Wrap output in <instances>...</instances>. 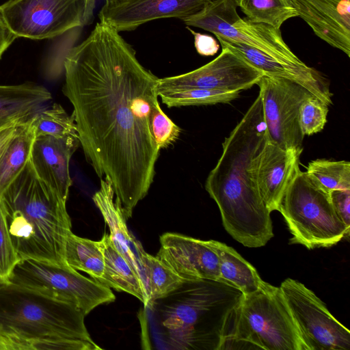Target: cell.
<instances>
[{"mask_svg": "<svg viewBox=\"0 0 350 350\" xmlns=\"http://www.w3.org/2000/svg\"><path fill=\"white\" fill-rule=\"evenodd\" d=\"M158 96L168 107L228 103L239 96L240 92L204 88H180L157 90Z\"/></svg>", "mask_w": 350, "mask_h": 350, "instance_id": "cell-27", "label": "cell"}, {"mask_svg": "<svg viewBox=\"0 0 350 350\" xmlns=\"http://www.w3.org/2000/svg\"><path fill=\"white\" fill-rule=\"evenodd\" d=\"M329 106L314 96L307 98L299 110V124L304 136L321 131L327 122Z\"/></svg>", "mask_w": 350, "mask_h": 350, "instance_id": "cell-31", "label": "cell"}, {"mask_svg": "<svg viewBox=\"0 0 350 350\" xmlns=\"http://www.w3.org/2000/svg\"><path fill=\"white\" fill-rule=\"evenodd\" d=\"M208 64L191 72L159 79L157 91L204 88L241 92L257 84L263 73L228 48Z\"/></svg>", "mask_w": 350, "mask_h": 350, "instance_id": "cell-13", "label": "cell"}, {"mask_svg": "<svg viewBox=\"0 0 350 350\" xmlns=\"http://www.w3.org/2000/svg\"><path fill=\"white\" fill-rule=\"evenodd\" d=\"M10 282L35 288L71 304L85 315L116 299L110 288L86 278L70 267L21 259Z\"/></svg>", "mask_w": 350, "mask_h": 350, "instance_id": "cell-10", "label": "cell"}, {"mask_svg": "<svg viewBox=\"0 0 350 350\" xmlns=\"http://www.w3.org/2000/svg\"><path fill=\"white\" fill-rule=\"evenodd\" d=\"M23 123L25 122H16L0 127V156L15 135L18 126Z\"/></svg>", "mask_w": 350, "mask_h": 350, "instance_id": "cell-36", "label": "cell"}, {"mask_svg": "<svg viewBox=\"0 0 350 350\" xmlns=\"http://www.w3.org/2000/svg\"><path fill=\"white\" fill-rule=\"evenodd\" d=\"M306 350L280 287L264 282L230 313L219 350Z\"/></svg>", "mask_w": 350, "mask_h": 350, "instance_id": "cell-6", "label": "cell"}, {"mask_svg": "<svg viewBox=\"0 0 350 350\" xmlns=\"http://www.w3.org/2000/svg\"><path fill=\"white\" fill-rule=\"evenodd\" d=\"M329 197L336 213L350 228V189L332 190Z\"/></svg>", "mask_w": 350, "mask_h": 350, "instance_id": "cell-34", "label": "cell"}, {"mask_svg": "<svg viewBox=\"0 0 350 350\" xmlns=\"http://www.w3.org/2000/svg\"><path fill=\"white\" fill-rule=\"evenodd\" d=\"M212 0H105L100 22L118 32L131 31L146 23L165 18L183 20L203 10Z\"/></svg>", "mask_w": 350, "mask_h": 350, "instance_id": "cell-14", "label": "cell"}, {"mask_svg": "<svg viewBox=\"0 0 350 350\" xmlns=\"http://www.w3.org/2000/svg\"><path fill=\"white\" fill-rule=\"evenodd\" d=\"M221 46H226L241 57L263 75L291 80L308 90L328 106L332 104L329 83L323 74L309 67L299 59L292 60L273 57L251 46L231 42L216 36Z\"/></svg>", "mask_w": 350, "mask_h": 350, "instance_id": "cell-16", "label": "cell"}, {"mask_svg": "<svg viewBox=\"0 0 350 350\" xmlns=\"http://www.w3.org/2000/svg\"><path fill=\"white\" fill-rule=\"evenodd\" d=\"M140 261L146 280L147 304L170 293L184 281L159 258L145 251Z\"/></svg>", "mask_w": 350, "mask_h": 350, "instance_id": "cell-26", "label": "cell"}, {"mask_svg": "<svg viewBox=\"0 0 350 350\" xmlns=\"http://www.w3.org/2000/svg\"><path fill=\"white\" fill-rule=\"evenodd\" d=\"M51 92L33 82L0 85V127L26 122L49 106Z\"/></svg>", "mask_w": 350, "mask_h": 350, "instance_id": "cell-21", "label": "cell"}, {"mask_svg": "<svg viewBox=\"0 0 350 350\" xmlns=\"http://www.w3.org/2000/svg\"><path fill=\"white\" fill-rule=\"evenodd\" d=\"M187 29L194 37V46L197 52L203 56H213L219 49L217 41L211 36L194 31L189 27Z\"/></svg>", "mask_w": 350, "mask_h": 350, "instance_id": "cell-35", "label": "cell"}, {"mask_svg": "<svg viewBox=\"0 0 350 350\" xmlns=\"http://www.w3.org/2000/svg\"><path fill=\"white\" fill-rule=\"evenodd\" d=\"M65 259L69 267L85 272L96 281L103 276L105 262L99 241L82 238L69 232L66 241Z\"/></svg>", "mask_w": 350, "mask_h": 350, "instance_id": "cell-25", "label": "cell"}, {"mask_svg": "<svg viewBox=\"0 0 350 350\" xmlns=\"http://www.w3.org/2000/svg\"><path fill=\"white\" fill-rule=\"evenodd\" d=\"M297 152L284 150L267 140L256 157L254 175L260 196L268 210L278 211L283 196L299 169Z\"/></svg>", "mask_w": 350, "mask_h": 350, "instance_id": "cell-17", "label": "cell"}, {"mask_svg": "<svg viewBox=\"0 0 350 350\" xmlns=\"http://www.w3.org/2000/svg\"><path fill=\"white\" fill-rule=\"evenodd\" d=\"M21 258L9 232L6 215L0 200V282H8Z\"/></svg>", "mask_w": 350, "mask_h": 350, "instance_id": "cell-32", "label": "cell"}, {"mask_svg": "<svg viewBox=\"0 0 350 350\" xmlns=\"http://www.w3.org/2000/svg\"><path fill=\"white\" fill-rule=\"evenodd\" d=\"M62 92L73 107L80 146L111 185L126 220L148 193L160 150L150 127L159 78L113 27L98 22L64 61Z\"/></svg>", "mask_w": 350, "mask_h": 350, "instance_id": "cell-1", "label": "cell"}, {"mask_svg": "<svg viewBox=\"0 0 350 350\" xmlns=\"http://www.w3.org/2000/svg\"><path fill=\"white\" fill-rule=\"evenodd\" d=\"M150 127L154 142L159 150L173 144L181 132L180 128L163 112L159 103L152 109Z\"/></svg>", "mask_w": 350, "mask_h": 350, "instance_id": "cell-33", "label": "cell"}, {"mask_svg": "<svg viewBox=\"0 0 350 350\" xmlns=\"http://www.w3.org/2000/svg\"><path fill=\"white\" fill-rule=\"evenodd\" d=\"M12 345V336L0 325V350H11Z\"/></svg>", "mask_w": 350, "mask_h": 350, "instance_id": "cell-38", "label": "cell"}, {"mask_svg": "<svg viewBox=\"0 0 350 350\" xmlns=\"http://www.w3.org/2000/svg\"><path fill=\"white\" fill-rule=\"evenodd\" d=\"M0 200L21 259L69 267L65 246L71 220L66 202L38 177L30 160Z\"/></svg>", "mask_w": 350, "mask_h": 350, "instance_id": "cell-4", "label": "cell"}, {"mask_svg": "<svg viewBox=\"0 0 350 350\" xmlns=\"http://www.w3.org/2000/svg\"><path fill=\"white\" fill-rule=\"evenodd\" d=\"M100 189L94 194L92 200L109 228V236L114 247L133 268L147 297L146 280L140 261L144 250L127 228L121 203L116 198L111 183L106 178H100Z\"/></svg>", "mask_w": 350, "mask_h": 350, "instance_id": "cell-20", "label": "cell"}, {"mask_svg": "<svg viewBox=\"0 0 350 350\" xmlns=\"http://www.w3.org/2000/svg\"><path fill=\"white\" fill-rule=\"evenodd\" d=\"M16 38L8 29L0 14V59Z\"/></svg>", "mask_w": 350, "mask_h": 350, "instance_id": "cell-37", "label": "cell"}, {"mask_svg": "<svg viewBox=\"0 0 350 350\" xmlns=\"http://www.w3.org/2000/svg\"><path fill=\"white\" fill-rule=\"evenodd\" d=\"M79 146V139L40 136L36 137L31 152L29 160L38 177L66 202L72 185L70 161Z\"/></svg>", "mask_w": 350, "mask_h": 350, "instance_id": "cell-19", "label": "cell"}, {"mask_svg": "<svg viewBox=\"0 0 350 350\" xmlns=\"http://www.w3.org/2000/svg\"><path fill=\"white\" fill-rule=\"evenodd\" d=\"M105 262L103 276L98 281L118 291L126 292L139 299L145 306L146 291L131 266L114 247L109 234H104L98 241Z\"/></svg>", "mask_w": 350, "mask_h": 350, "instance_id": "cell-22", "label": "cell"}, {"mask_svg": "<svg viewBox=\"0 0 350 350\" xmlns=\"http://www.w3.org/2000/svg\"><path fill=\"white\" fill-rule=\"evenodd\" d=\"M160 243L156 256L183 280H219V258L210 240L167 232Z\"/></svg>", "mask_w": 350, "mask_h": 350, "instance_id": "cell-15", "label": "cell"}, {"mask_svg": "<svg viewBox=\"0 0 350 350\" xmlns=\"http://www.w3.org/2000/svg\"><path fill=\"white\" fill-rule=\"evenodd\" d=\"M219 258V280L239 290L243 295L258 290L263 281L254 266L234 248L226 243L210 240Z\"/></svg>", "mask_w": 350, "mask_h": 350, "instance_id": "cell-23", "label": "cell"}, {"mask_svg": "<svg viewBox=\"0 0 350 350\" xmlns=\"http://www.w3.org/2000/svg\"><path fill=\"white\" fill-rule=\"evenodd\" d=\"M95 0H10L0 14L16 36L50 39L91 22Z\"/></svg>", "mask_w": 350, "mask_h": 350, "instance_id": "cell-8", "label": "cell"}, {"mask_svg": "<svg viewBox=\"0 0 350 350\" xmlns=\"http://www.w3.org/2000/svg\"><path fill=\"white\" fill-rule=\"evenodd\" d=\"M278 211L292 234L290 244L309 250L329 247L349 235L347 227L336 213L327 192L299 169L289 184Z\"/></svg>", "mask_w": 350, "mask_h": 350, "instance_id": "cell-7", "label": "cell"}, {"mask_svg": "<svg viewBox=\"0 0 350 350\" xmlns=\"http://www.w3.org/2000/svg\"><path fill=\"white\" fill-rule=\"evenodd\" d=\"M306 350H349L350 332L302 283L287 278L280 286Z\"/></svg>", "mask_w": 350, "mask_h": 350, "instance_id": "cell-11", "label": "cell"}, {"mask_svg": "<svg viewBox=\"0 0 350 350\" xmlns=\"http://www.w3.org/2000/svg\"><path fill=\"white\" fill-rule=\"evenodd\" d=\"M34 117L18 126L15 135L0 156V199L30 159L36 138Z\"/></svg>", "mask_w": 350, "mask_h": 350, "instance_id": "cell-24", "label": "cell"}, {"mask_svg": "<svg viewBox=\"0 0 350 350\" xmlns=\"http://www.w3.org/2000/svg\"><path fill=\"white\" fill-rule=\"evenodd\" d=\"M75 306L39 289L0 282V325L30 349H101Z\"/></svg>", "mask_w": 350, "mask_h": 350, "instance_id": "cell-5", "label": "cell"}, {"mask_svg": "<svg viewBox=\"0 0 350 350\" xmlns=\"http://www.w3.org/2000/svg\"><path fill=\"white\" fill-rule=\"evenodd\" d=\"M267 140L260 95L222 144V153L210 172L205 189L215 200L223 226L247 247L264 246L273 237L271 212L259 193L256 157Z\"/></svg>", "mask_w": 350, "mask_h": 350, "instance_id": "cell-2", "label": "cell"}, {"mask_svg": "<svg viewBox=\"0 0 350 350\" xmlns=\"http://www.w3.org/2000/svg\"><path fill=\"white\" fill-rule=\"evenodd\" d=\"M238 7L250 20L277 29L289 18L297 16L289 0H238Z\"/></svg>", "mask_w": 350, "mask_h": 350, "instance_id": "cell-29", "label": "cell"}, {"mask_svg": "<svg viewBox=\"0 0 350 350\" xmlns=\"http://www.w3.org/2000/svg\"><path fill=\"white\" fill-rule=\"evenodd\" d=\"M289 1L319 38L349 57L350 0Z\"/></svg>", "mask_w": 350, "mask_h": 350, "instance_id": "cell-18", "label": "cell"}, {"mask_svg": "<svg viewBox=\"0 0 350 350\" xmlns=\"http://www.w3.org/2000/svg\"><path fill=\"white\" fill-rule=\"evenodd\" d=\"M33 125L36 137L50 136L62 139H79L73 115H68L58 103H55L39 112L33 118Z\"/></svg>", "mask_w": 350, "mask_h": 350, "instance_id": "cell-28", "label": "cell"}, {"mask_svg": "<svg viewBox=\"0 0 350 350\" xmlns=\"http://www.w3.org/2000/svg\"><path fill=\"white\" fill-rule=\"evenodd\" d=\"M256 85L267 140L301 154L304 136L299 124V110L304 100L314 95L297 83L283 78L263 75Z\"/></svg>", "mask_w": 350, "mask_h": 350, "instance_id": "cell-12", "label": "cell"}, {"mask_svg": "<svg viewBox=\"0 0 350 350\" xmlns=\"http://www.w3.org/2000/svg\"><path fill=\"white\" fill-rule=\"evenodd\" d=\"M306 172L315 184L328 193L336 189H350L349 161L313 160L308 163Z\"/></svg>", "mask_w": 350, "mask_h": 350, "instance_id": "cell-30", "label": "cell"}, {"mask_svg": "<svg viewBox=\"0 0 350 350\" xmlns=\"http://www.w3.org/2000/svg\"><path fill=\"white\" fill-rule=\"evenodd\" d=\"M243 295L220 280H184L144 306L139 316L143 348L219 350L228 316Z\"/></svg>", "mask_w": 350, "mask_h": 350, "instance_id": "cell-3", "label": "cell"}, {"mask_svg": "<svg viewBox=\"0 0 350 350\" xmlns=\"http://www.w3.org/2000/svg\"><path fill=\"white\" fill-rule=\"evenodd\" d=\"M238 0H212L198 13L182 20L224 40L243 44L273 57L297 60L283 40L280 29L254 22L237 13Z\"/></svg>", "mask_w": 350, "mask_h": 350, "instance_id": "cell-9", "label": "cell"}]
</instances>
